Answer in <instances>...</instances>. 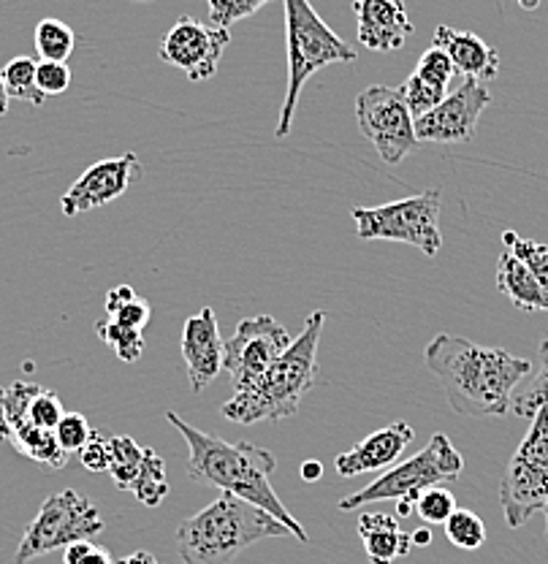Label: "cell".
Here are the masks:
<instances>
[{"instance_id":"1","label":"cell","mask_w":548,"mask_h":564,"mask_svg":"<svg viewBox=\"0 0 548 564\" xmlns=\"http://www.w3.org/2000/svg\"><path fill=\"white\" fill-rule=\"evenodd\" d=\"M423 364L443 386L453 413L468 419L508 415L514 391L533 372L527 358L503 348H483L453 334H438L423 348Z\"/></svg>"},{"instance_id":"2","label":"cell","mask_w":548,"mask_h":564,"mask_svg":"<svg viewBox=\"0 0 548 564\" xmlns=\"http://www.w3.org/2000/svg\"><path fill=\"white\" fill-rule=\"evenodd\" d=\"M166 421L187 443V454H191L187 456V478L256 505L264 513L280 521L282 527L291 529L299 543H308L310 534L293 519L291 510L280 502V497L272 489L277 462L267 448H258L250 443H226V440L182 421L176 413H166Z\"/></svg>"},{"instance_id":"3","label":"cell","mask_w":548,"mask_h":564,"mask_svg":"<svg viewBox=\"0 0 548 564\" xmlns=\"http://www.w3.org/2000/svg\"><path fill=\"white\" fill-rule=\"evenodd\" d=\"M323 323H326L323 310L312 313L291 348L282 352L261 378L234 391V397L223 404V415L241 426L297 415L299 404L318 380V343H321Z\"/></svg>"},{"instance_id":"4","label":"cell","mask_w":548,"mask_h":564,"mask_svg":"<svg viewBox=\"0 0 548 564\" xmlns=\"http://www.w3.org/2000/svg\"><path fill=\"white\" fill-rule=\"evenodd\" d=\"M267 538H293L291 529L256 505L221 491L215 502L176 529V551L187 564H234L250 545Z\"/></svg>"},{"instance_id":"5","label":"cell","mask_w":548,"mask_h":564,"mask_svg":"<svg viewBox=\"0 0 548 564\" xmlns=\"http://www.w3.org/2000/svg\"><path fill=\"white\" fill-rule=\"evenodd\" d=\"M282 9H286L288 85L280 122H277V139H286L291 133L304 82L321 68L334 66V63H353L358 57L356 50L321 20L310 0H282Z\"/></svg>"},{"instance_id":"6","label":"cell","mask_w":548,"mask_h":564,"mask_svg":"<svg viewBox=\"0 0 548 564\" xmlns=\"http://www.w3.org/2000/svg\"><path fill=\"white\" fill-rule=\"evenodd\" d=\"M464 473V458L456 451V445L448 440V434H432L429 445L418 451L416 456L405 458V462L394 464V467L383 469L380 478L364 486L362 491L351 494V497L340 499V510H358L362 505L383 502V499H410L416 502L418 494L432 489V486H443L448 480H459Z\"/></svg>"},{"instance_id":"7","label":"cell","mask_w":548,"mask_h":564,"mask_svg":"<svg viewBox=\"0 0 548 564\" xmlns=\"http://www.w3.org/2000/svg\"><path fill=\"white\" fill-rule=\"evenodd\" d=\"M440 204V191H423L383 207H356V234L362 242H402L432 258L443 247Z\"/></svg>"},{"instance_id":"8","label":"cell","mask_w":548,"mask_h":564,"mask_svg":"<svg viewBox=\"0 0 548 564\" xmlns=\"http://www.w3.org/2000/svg\"><path fill=\"white\" fill-rule=\"evenodd\" d=\"M106 529L101 510L90 497L76 489H63L41 502V510L28 524L22 543L17 549L14 562L28 564L39 556L52 554L57 549H68L71 543L93 540Z\"/></svg>"},{"instance_id":"9","label":"cell","mask_w":548,"mask_h":564,"mask_svg":"<svg viewBox=\"0 0 548 564\" xmlns=\"http://www.w3.org/2000/svg\"><path fill=\"white\" fill-rule=\"evenodd\" d=\"M356 122L364 139L373 141L383 163L397 166L418 147L412 115L399 90L383 85L364 87L356 96Z\"/></svg>"},{"instance_id":"10","label":"cell","mask_w":548,"mask_h":564,"mask_svg":"<svg viewBox=\"0 0 548 564\" xmlns=\"http://www.w3.org/2000/svg\"><path fill=\"white\" fill-rule=\"evenodd\" d=\"M291 334L272 315L239 321L234 337L226 339V358H223V369L232 375L234 391L261 378L277 358L291 348Z\"/></svg>"},{"instance_id":"11","label":"cell","mask_w":548,"mask_h":564,"mask_svg":"<svg viewBox=\"0 0 548 564\" xmlns=\"http://www.w3.org/2000/svg\"><path fill=\"white\" fill-rule=\"evenodd\" d=\"M232 44V33L212 22H202L196 17H180L169 33L161 39V61L166 66L180 68L187 79L204 82L212 79L221 66L226 46Z\"/></svg>"},{"instance_id":"12","label":"cell","mask_w":548,"mask_h":564,"mask_svg":"<svg viewBox=\"0 0 548 564\" xmlns=\"http://www.w3.org/2000/svg\"><path fill=\"white\" fill-rule=\"evenodd\" d=\"M492 104V90L479 79H464L445 101L429 115L412 120L418 141L429 144H462L475 139L483 109Z\"/></svg>"},{"instance_id":"13","label":"cell","mask_w":548,"mask_h":564,"mask_svg":"<svg viewBox=\"0 0 548 564\" xmlns=\"http://www.w3.org/2000/svg\"><path fill=\"white\" fill-rule=\"evenodd\" d=\"M141 163L137 152H122L117 158L93 163L74 185L68 187L66 196L61 198V212L66 217H79L85 212L106 207L115 198L126 196L128 187L139 180Z\"/></svg>"},{"instance_id":"14","label":"cell","mask_w":548,"mask_h":564,"mask_svg":"<svg viewBox=\"0 0 548 564\" xmlns=\"http://www.w3.org/2000/svg\"><path fill=\"white\" fill-rule=\"evenodd\" d=\"M182 358H185L187 378L193 391H204L217 375L223 372V358H226V339L217 328V315L209 307L198 310L187 317L182 326Z\"/></svg>"},{"instance_id":"15","label":"cell","mask_w":548,"mask_h":564,"mask_svg":"<svg viewBox=\"0 0 548 564\" xmlns=\"http://www.w3.org/2000/svg\"><path fill=\"white\" fill-rule=\"evenodd\" d=\"M499 505L511 529L527 524L538 510L548 508V467L514 454L499 484Z\"/></svg>"},{"instance_id":"16","label":"cell","mask_w":548,"mask_h":564,"mask_svg":"<svg viewBox=\"0 0 548 564\" xmlns=\"http://www.w3.org/2000/svg\"><path fill=\"white\" fill-rule=\"evenodd\" d=\"M416 432H412L410 423L397 421L388 423V426L377 429L369 434L367 440H362L358 445H353L351 451L337 456L334 467H337L340 478H356V475L377 473V469H386L405 454V448L412 443Z\"/></svg>"},{"instance_id":"17","label":"cell","mask_w":548,"mask_h":564,"mask_svg":"<svg viewBox=\"0 0 548 564\" xmlns=\"http://www.w3.org/2000/svg\"><path fill=\"white\" fill-rule=\"evenodd\" d=\"M358 44L373 52H394L412 35L405 0H353Z\"/></svg>"},{"instance_id":"18","label":"cell","mask_w":548,"mask_h":564,"mask_svg":"<svg viewBox=\"0 0 548 564\" xmlns=\"http://www.w3.org/2000/svg\"><path fill=\"white\" fill-rule=\"evenodd\" d=\"M432 44L448 52L453 68H456V74H462L464 79H479L483 85L497 79L499 52L494 50L492 44H486L481 35L456 31V28L448 25H438Z\"/></svg>"},{"instance_id":"19","label":"cell","mask_w":548,"mask_h":564,"mask_svg":"<svg viewBox=\"0 0 548 564\" xmlns=\"http://www.w3.org/2000/svg\"><path fill=\"white\" fill-rule=\"evenodd\" d=\"M358 538L373 564H394L412 551L410 532L399 527L391 513H362L358 519Z\"/></svg>"},{"instance_id":"20","label":"cell","mask_w":548,"mask_h":564,"mask_svg":"<svg viewBox=\"0 0 548 564\" xmlns=\"http://www.w3.org/2000/svg\"><path fill=\"white\" fill-rule=\"evenodd\" d=\"M497 288L514 302V307L524 310V313H540V310L548 313V293L533 278V272L508 250L497 261Z\"/></svg>"},{"instance_id":"21","label":"cell","mask_w":548,"mask_h":564,"mask_svg":"<svg viewBox=\"0 0 548 564\" xmlns=\"http://www.w3.org/2000/svg\"><path fill=\"white\" fill-rule=\"evenodd\" d=\"M152 448H141L126 434H109V475L120 491H133L137 480L150 462Z\"/></svg>"},{"instance_id":"22","label":"cell","mask_w":548,"mask_h":564,"mask_svg":"<svg viewBox=\"0 0 548 564\" xmlns=\"http://www.w3.org/2000/svg\"><path fill=\"white\" fill-rule=\"evenodd\" d=\"M11 443L20 451L22 456L33 458V462L46 464L52 469H63L68 464V454L57 443L55 432H46V429L33 426V423L22 421L17 426H11Z\"/></svg>"},{"instance_id":"23","label":"cell","mask_w":548,"mask_h":564,"mask_svg":"<svg viewBox=\"0 0 548 564\" xmlns=\"http://www.w3.org/2000/svg\"><path fill=\"white\" fill-rule=\"evenodd\" d=\"M538 369L529 372V378L514 391L511 399V413L518 419H533L540 408H548V337L538 348Z\"/></svg>"},{"instance_id":"24","label":"cell","mask_w":548,"mask_h":564,"mask_svg":"<svg viewBox=\"0 0 548 564\" xmlns=\"http://www.w3.org/2000/svg\"><path fill=\"white\" fill-rule=\"evenodd\" d=\"M35 52L41 61L66 63L76 50V33L61 20H41L35 25Z\"/></svg>"},{"instance_id":"25","label":"cell","mask_w":548,"mask_h":564,"mask_svg":"<svg viewBox=\"0 0 548 564\" xmlns=\"http://www.w3.org/2000/svg\"><path fill=\"white\" fill-rule=\"evenodd\" d=\"M96 334L104 345H109L115 350V356L120 361L133 364L139 361L141 352H144V332H137V328L126 326L117 317H106V321L96 323Z\"/></svg>"},{"instance_id":"26","label":"cell","mask_w":548,"mask_h":564,"mask_svg":"<svg viewBox=\"0 0 548 564\" xmlns=\"http://www.w3.org/2000/svg\"><path fill=\"white\" fill-rule=\"evenodd\" d=\"M35 66L39 61L33 57H14L3 66V79H6V90H9V98H17V101H25L31 106H41L46 101L44 93L39 90L35 85Z\"/></svg>"},{"instance_id":"27","label":"cell","mask_w":548,"mask_h":564,"mask_svg":"<svg viewBox=\"0 0 548 564\" xmlns=\"http://www.w3.org/2000/svg\"><path fill=\"white\" fill-rule=\"evenodd\" d=\"M445 538L451 540V545L462 551H479L486 543V527H483L481 516L473 510L456 508L451 513V519L445 521Z\"/></svg>"},{"instance_id":"28","label":"cell","mask_w":548,"mask_h":564,"mask_svg":"<svg viewBox=\"0 0 548 564\" xmlns=\"http://www.w3.org/2000/svg\"><path fill=\"white\" fill-rule=\"evenodd\" d=\"M505 250L514 252L518 261L533 272V278L540 282V288L548 293V245L533 242V239H522L516 231L503 234Z\"/></svg>"},{"instance_id":"29","label":"cell","mask_w":548,"mask_h":564,"mask_svg":"<svg viewBox=\"0 0 548 564\" xmlns=\"http://www.w3.org/2000/svg\"><path fill=\"white\" fill-rule=\"evenodd\" d=\"M399 96L405 98V106H408L412 120H418V117L438 109V106L445 101L448 93L443 87H434L429 85V82H423L418 74H410L408 79H405V85L399 87Z\"/></svg>"},{"instance_id":"30","label":"cell","mask_w":548,"mask_h":564,"mask_svg":"<svg viewBox=\"0 0 548 564\" xmlns=\"http://www.w3.org/2000/svg\"><path fill=\"white\" fill-rule=\"evenodd\" d=\"M131 494L141 505H147V508H158V505L166 499L169 494L166 467H163V458L158 456L155 451H152L150 462H147L144 473H141V478L137 480V486H133Z\"/></svg>"},{"instance_id":"31","label":"cell","mask_w":548,"mask_h":564,"mask_svg":"<svg viewBox=\"0 0 548 564\" xmlns=\"http://www.w3.org/2000/svg\"><path fill=\"white\" fill-rule=\"evenodd\" d=\"M453 510H456V497L443 486H432V489L418 494L416 499L418 519L427 524H445Z\"/></svg>"},{"instance_id":"32","label":"cell","mask_w":548,"mask_h":564,"mask_svg":"<svg viewBox=\"0 0 548 564\" xmlns=\"http://www.w3.org/2000/svg\"><path fill=\"white\" fill-rule=\"evenodd\" d=\"M412 74H418L423 82H429V85L443 87V90H448V85H451L456 68H453L448 52H443L440 46L432 44L427 52H423L421 57H418V66H416V70H412Z\"/></svg>"},{"instance_id":"33","label":"cell","mask_w":548,"mask_h":564,"mask_svg":"<svg viewBox=\"0 0 548 564\" xmlns=\"http://www.w3.org/2000/svg\"><path fill=\"white\" fill-rule=\"evenodd\" d=\"M209 3V22L217 28H232L234 22L252 17L272 0H206Z\"/></svg>"},{"instance_id":"34","label":"cell","mask_w":548,"mask_h":564,"mask_svg":"<svg viewBox=\"0 0 548 564\" xmlns=\"http://www.w3.org/2000/svg\"><path fill=\"white\" fill-rule=\"evenodd\" d=\"M63 415H66V410H63L61 397H57L55 391H46V388H41V391L35 393L31 408H28V423L46 429V432H55L57 423L63 421Z\"/></svg>"},{"instance_id":"35","label":"cell","mask_w":548,"mask_h":564,"mask_svg":"<svg viewBox=\"0 0 548 564\" xmlns=\"http://www.w3.org/2000/svg\"><path fill=\"white\" fill-rule=\"evenodd\" d=\"M93 432H96V429L90 426V421H87L85 415H82V413H66V415H63V421L57 423L55 437H57V443H61V448L66 451V454H79V451L85 448L87 443H90Z\"/></svg>"},{"instance_id":"36","label":"cell","mask_w":548,"mask_h":564,"mask_svg":"<svg viewBox=\"0 0 548 564\" xmlns=\"http://www.w3.org/2000/svg\"><path fill=\"white\" fill-rule=\"evenodd\" d=\"M35 85H39V90L44 93L46 98L63 96L71 87V68L66 63L39 61V66H35Z\"/></svg>"},{"instance_id":"37","label":"cell","mask_w":548,"mask_h":564,"mask_svg":"<svg viewBox=\"0 0 548 564\" xmlns=\"http://www.w3.org/2000/svg\"><path fill=\"white\" fill-rule=\"evenodd\" d=\"M79 462L87 473H109V434L93 432L90 443L79 451Z\"/></svg>"},{"instance_id":"38","label":"cell","mask_w":548,"mask_h":564,"mask_svg":"<svg viewBox=\"0 0 548 564\" xmlns=\"http://www.w3.org/2000/svg\"><path fill=\"white\" fill-rule=\"evenodd\" d=\"M63 564H115L109 556V551L101 545L90 543V540H82V543H71L63 551Z\"/></svg>"},{"instance_id":"39","label":"cell","mask_w":548,"mask_h":564,"mask_svg":"<svg viewBox=\"0 0 548 564\" xmlns=\"http://www.w3.org/2000/svg\"><path fill=\"white\" fill-rule=\"evenodd\" d=\"M111 317H117V321L126 323V326L137 328V332H144V326L150 323V304H147L144 299H133L131 304H126L120 313H115Z\"/></svg>"},{"instance_id":"40","label":"cell","mask_w":548,"mask_h":564,"mask_svg":"<svg viewBox=\"0 0 548 564\" xmlns=\"http://www.w3.org/2000/svg\"><path fill=\"white\" fill-rule=\"evenodd\" d=\"M133 299H139V296L131 285H115L109 293H106V313L109 315L120 313V310L126 307V304H131Z\"/></svg>"},{"instance_id":"41","label":"cell","mask_w":548,"mask_h":564,"mask_svg":"<svg viewBox=\"0 0 548 564\" xmlns=\"http://www.w3.org/2000/svg\"><path fill=\"white\" fill-rule=\"evenodd\" d=\"M302 478L308 484H315V480L323 478V464L321 462H304L302 464Z\"/></svg>"},{"instance_id":"42","label":"cell","mask_w":548,"mask_h":564,"mask_svg":"<svg viewBox=\"0 0 548 564\" xmlns=\"http://www.w3.org/2000/svg\"><path fill=\"white\" fill-rule=\"evenodd\" d=\"M115 564H158V560L150 554V551H137V554L126 556V560H120Z\"/></svg>"},{"instance_id":"43","label":"cell","mask_w":548,"mask_h":564,"mask_svg":"<svg viewBox=\"0 0 548 564\" xmlns=\"http://www.w3.org/2000/svg\"><path fill=\"white\" fill-rule=\"evenodd\" d=\"M3 440H11V426H9V419H6L3 388H0V443H3Z\"/></svg>"},{"instance_id":"44","label":"cell","mask_w":548,"mask_h":564,"mask_svg":"<svg viewBox=\"0 0 548 564\" xmlns=\"http://www.w3.org/2000/svg\"><path fill=\"white\" fill-rule=\"evenodd\" d=\"M410 538H412V545H418V549L432 545V532H429V529H416V532H410Z\"/></svg>"},{"instance_id":"45","label":"cell","mask_w":548,"mask_h":564,"mask_svg":"<svg viewBox=\"0 0 548 564\" xmlns=\"http://www.w3.org/2000/svg\"><path fill=\"white\" fill-rule=\"evenodd\" d=\"M9 90H6V79H3V68H0V117L9 111Z\"/></svg>"},{"instance_id":"46","label":"cell","mask_w":548,"mask_h":564,"mask_svg":"<svg viewBox=\"0 0 548 564\" xmlns=\"http://www.w3.org/2000/svg\"><path fill=\"white\" fill-rule=\"evenodd\" d=\"M412 510H416V502H410V499H399V502H397V516H399V519H408Z\"/></svg>"},{"instance_id":"47","label":"cell","mask_w":548,"mask_h":564,"mask_svg":"<svg viewBox=\"0 0 548 564\" xmlns=\"http://www.w3.org/2000/svg\"><path fill=\"white\" fill-rule=\"evenodd\" d=\"M518 6H522V9H527V11H535L540 6V0H516Z\"/></svg>"},{"instance_id":"48","label":"cell","mask_w":548,"mask_h":564,"mask_svg":"<svg viewBox=\"0 0 548 564\" xmlns=\"http://www.w3.org/2000/svg\"><path fill=\"white\" fill-rule=\"evenodd\" d=\"M137 3H150V0H137Z\"/></svg>"},{"instance_id":"49","label":"cell","mask_w":548,"mask_h":564,"mask_svg":"<svg viewBox=\"0 0 548 564\" xmlns=\"http://www.w3.org/2000/svg\"><path fill=\"white\" fill-rule=\"evenodd\" d=\"M546 527H548V508H546Z\"/></svg>"}]
</instances>
